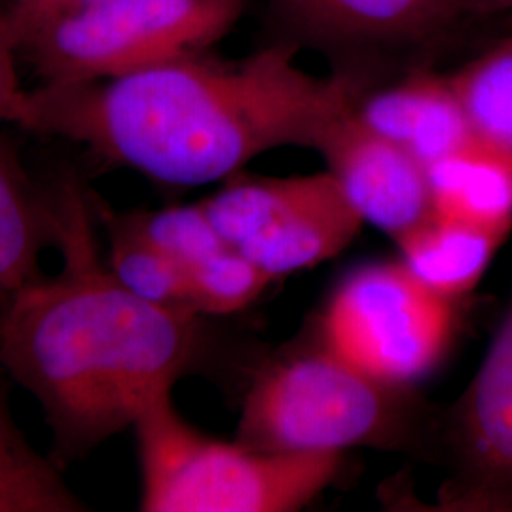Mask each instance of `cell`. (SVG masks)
Masks as SVG:
<instances>
[{
  "label": "cell",
  "mask_w": 512,
  "mask_h": 512,
  "mask_svg": "<svg viewBox=\"0 0 512 512\" xmlns=\"http://www.w3.org/2000/svg\"><path fill=\"white\" fill-rule=\"evenodd\" d=\"M365 90L349 74L304 71L291 46H270L228 63L188 55L107 80L44 82L21 92L10 122L152 181L200 186L274 148L315 150Z\"/></svg>",
  "instance_id": "cell-1"
},
{
  "label": "cell",
  "mask_w": 512,
  "mask_h": 512,
  "mask_svg": "<svg viewBox=\"0 0 512 512\" xmlns=\"http://www.w3.org/2000/svg\"><path fill=\"white\" fill-rule=\"evenodd\" d=\"M63 268L0 311V368L40 404L54 459L86 458L171 393L207 349L203 315L152 304L103 264L90 205L74 186L55 200Z\"/></svg>",
  "instance_id": "cell-2"
},
{
  "label": "cell",
  "mask_w": 512,
  "mask_h": 512,
  "mask_svg": "<svg viewBox=\"0 0 512 512\" xmlns=\"http://www.w3.org/2000/svg\"><path fill=\"white\" fill-rule=\"evenodd\" d=\"M437 420L414 387L384 382L319 340L256 370L236 440L270 454L378 448L435 456Z\"/></svg>",
  "instance_id": "cell-3"
},
{
  "label": "cell",
  "mask_w": 512,
  "mask_h": 512,
  "mask_svg": "<svg viewBox=\"0 0 512 512\" xmlns=\"http://www.w3.org/2000/svg\"><path fill=\"white\" fill-rule=\"evenodd\" d=\"M145 512H294L336 482L342 454H270L211 439L177 412L171 393L133 423Z\"/></svg>",
  "instance_id": "cell-4"
},
{
  "label": "cell",
  "mask_w": 512,
  "mask_h": 512,
  "mask_svg": "<svg viewBox=\"0 0 512 512\" xmlns=\"http://www.w3.org/2000/svg\"><path fill=\"white\" fill-rule=\"evenodd\" d=\"M245 0H101L48 21L27 38L44 82L137 73L198 55L236 23Z\"/></svg>",
  "instance_id": "cell-5"
},
{
  "label": "cell",
  "mask_w": 512,
  "mask_h": 512,
  "mask_svg": "<svg viewBox=\"0 0 512 512\" xmlns=\"http://www.w3.org/2000/svg\"><path fill=\"white\" fill-rule=\"evenodd\" d=\"M454 304L423 287L401 260L365 264L332 294L321 342L384 382L414 387L448 351Z\"/></svg>",
  "instance_id": "cell-6"
},
{
  "label": "cell",
  "mask_w": 512,
  "mask_h": 512,
  "mask_svg": "<svg viewBox=\"0 0 512 512\" xmlns=\"http://www.w3.org/2000/svg\"><path fill=\"white\" fill-rule=\"evenodd\" d=\"M435 456L448 478L446 511H512V298L458 401L439 414Z\"/></svg>",
  "instance_id": "cell-7"
},
{
  "label": "cell",
  "mask_w": 512,
  "mask_h": 512,
  "mask_svg": "<svg viewBox=\"0 0 512 512\" xmlns=\"http://www.w3.org/2000/svg\"><path fill=\"white\" fill-rule=\"evenodd\" d=\"M315 150L363 222L387 236L401 238L433 213L427 167L363 126L353 107L330 124Z\"/></svg>",
  "instance_id": "cell-8"
},
{
  "label": "cell",
  "mask_w": 512,
  "mask_h": 512,
  "mask_svg": "<svg viewBox=\"0 0 512 512\" xmlns=\"http://www.w3.org/2000/svg\"><path fill=\"white\" fill-rule=\"evenodd\" d=\"M353 114L425 167L476 141L450 76L431 71H414L391 86L365 90Z\"/></svg>",
  "instance_id": "cell-9"
},
{
  "label": "cell",
  "mask_w": 512,
  "mask_h": 512,
  "mask_svg": "<svg viewBox=\"0 0 512 512\" xmlns=\"http://www.w3.org/2000/svg\"><path fill=\"white\" fill-rule=\"evenodd\" d=\"M363 226L329 171L300 177L277 219L239 249L274 279L340 255Z\"/></svg>",
  "instance_id": "cell-10"
},
{
  "label": "cell",
  "mask_w": 512,
  "mask_h": 512,
  "mask_svg": "<svg viewBox=\"0 0 512 512\" xmlns=\"http://www.w3.org/2000/svg\"><path fill=\"white\" fill-rule=\"evenodd\" d=\"M308 31L342 42H414L444 29L459 0H277Z\"/></svg>",
  "instance_id": "cell-11"
},
{
  "label": "cell",
  "mask_w": 512,
  "mask_h": 512,
  "mask_svg": "<svg viewBox=\"0 0 512 512\" xmlns=\"http://www.w3.org/2000/svg\"><path fill=\"white\" fill-rule=\"evenodd\" d=\"M509 234L431 213L395 239L406 270L431 293L458 302L490 268Z\"/></svg>",
  "instance_id": "cell-12"
},
{
  "label": "cell",
  "mask_w": 512,
  "mask_h": 512,
  "mask_svg": "<svg viewBox=\"0 0 512 512\" xmlns=\"http://www.w3.org/2000/svg\"><path fill=\"white\" fill-rule=\"evenodd\" d=\"M433 211L511 234L512 160L478 141L427 167Z\"/></svg>",
  "instance_id": "cell-13"
},
{
  "label": "cell",
  "mask_w": 512,
  "mask_h": 512,
  "mask_svg": "<svg viewBox=\"0 0 512 512\" xmlns=\"http://www.w3.org/2000/svg\"><path fill=\"white\" fill-rule=\"evenodd\" d=\"M57 211L31 186L14 154L0 147V311L40 274V253L55 245Z\"/></svg>",
  "instance_id": "cell-14"
},
{
  "label": "cell",
  "mask_w": 512,
  "mask_h": 512,
  "mask_svg": "<svg viewBox=\"0 0 512 512\" xmlns=\"http://www.w3.org/2000/svg\"><path fill=\"white\" fill-rule=\"evenodd\" d=\"M10 378L0 368V512H84L59 463L37 452L10 410Z\"/></svg>",
  "instance_id": "cell-15"
},
{
  "label": "cell",
  "mask_w": 512,
  "mask_h": 512,
  "mask_svg": "<svg viewBox=\"0 0 512 512\" xmlns=\"http://www.w3.org/2000/svg\"><path fill=\"white\" fill-rule=\"evenodd\" d=\"M476 139L512 160V37L450 76Z\"/></svg>",
  "instance_id": "cell-16"
},
{
  "label": "cell",
  "mask_w": 512,
  "mask_h": 512,
  "mask_svg": "<svg viewBox=\"0 0 512 512\" xmlns=\"http://www.w3.org/2000/svg\"><path fill=\"white\" fill-rule=\"evenodd\" d=\"M99 215L107 220L109 268L114 277L152 304L192 310L188 268L129 230L118 215L105 213V209H99Z\"/></svg>",
  "instance_id": "cell-17"
},
{
  "label": "cell",
  "mask_w": 512,
  "mask_h": 512,
  "mask_svg": "<svg viewBox=\"0 0 512 512\" xmlns=\"http://www.w3.org/2000/svg\"><path fill=\"white\" fill-rule=\"evenodd\" d=\"M300 177H228L202 205L220 239L239 247L266 230L291 202Z\"/></svg>",
  "instance_id": "cell-18"
},
{
  "label": "cell",
  "mask_w": 512,
  "mask_h": 512,
  "mask_svg": "<svg viewBox=\"0 0 512 512\" xmlns=\"http://www.w3.org/2000/svg\"><path fill=\"white\" fill-rule=\"evenodd\" d=\"M190 308L200 315H228L247 308L268 289L266 274L236 247H224L188 268Z\"/></svg>",
  "instance_id": "cell-19"
},
{
  "label": "cell",
  "mask_w": 512,
  "mask_h": 512,
  "mask_svg": "<svg viewBox=\"0 0 512 512\" xmlns=\"http://www.w3.org/2000/svg\"><path fill=\"white\" fill-rule=\"evenodd\" d=\"M120 220L137 236L186 268L228 247L211 224L202 202L122 215Z\"/></svg>",
  "instance_id": "cell-20"
},
{
  "label": "cell",
  "mask_w": 512,
  "mask_h": 512,
  "mask_svg": "<svg viewBox=\"0 0 512 512\" xmlns=\"http://www.w3.org/2000/svg\"><path fill=\"white\" fill-rule=\"evenodd\" d=\"M93 2H101V0H14V6L6 14V18L19 48L48 21Z\"/></svg>",
  "instance_id": "cell-21"
},
{
  "label": "cell",
  "mask_w": 512,
  "mask_h": 512,
  "mask_svg": "<svg viewBox=\"0 0 512 512\" xmlns=\"http://www.w3.org/2000/svg\"><path fill=\"white\" fill-rule=\"evenodd\" d=\"M18 42L10 29L8 18L0 14V122H10L18 105L21 88L14 65V50Z\"/></svg>",
  "instance_id": "cell-22"
},
{
  "label": "cell",
  "mask_w": 512,
  "mask_h": 512,
  "mask_svg": "<svg viewBox=\"0 0 512 512\" xmlns=\"http://www.w3.org/2000/svg\"><path fill=\"white\" fill-rule=\"evenodd\" d=\"M459 4L486 12H512V0H459Z\"/></svg>",
  "instance_id": "cell-23"
}]
</instances>
